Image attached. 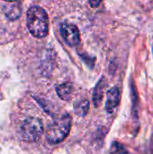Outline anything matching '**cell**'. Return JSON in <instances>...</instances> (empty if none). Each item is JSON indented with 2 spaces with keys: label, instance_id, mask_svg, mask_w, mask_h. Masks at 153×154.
Segmentation results:
<instances>
[{
  "label": "cell",
  "instance_id": "ba28073f",
  "mask_svg": "<svg viewBox=\"0 0 153 154\" xmlns=\"http://www.w3.org/2000/svg\"><path fill=\"white\" fill-rule=\"evenodd\" d=\"M88 108H89V102L87 100H84L78 104V106L75 107V111L77 115L80 116H85L88 112Z\"/></svg>",
  "mask_w": 153,
  "mask_h": 154
},
{
  "label": "cell",
  "instance_id": "52a82bcc",
  "mask_svg": "<svg viewBox=\"0 0 153 154\" xmlns=\"http://www.w3.org/2000/svg\"><path fill=\"white\" fill-rule=\"evenodd\" d=\"M72 89L73 87L70 83H63L56 88L57 94L62 100H69L72 94Z\"/></svg>",
  "mask_w": 153,
  "mask_h": 154
},
{
  "label": "cell",
  "instance_id": "6da1fadb",
  "mask_svg": "<svg viewBox=\"0 0 153 154\" xmlns=\"http://www.w3.org/2000/svg\"><path fill=\"white\" fill-rule=\"evenodd\" d=\"M27 27L36 38H44L49 32V19L44 9L40 6H32L27 11Z\"/></svg>",
  "mask_w": 153,
  "mask_h": 154
},
{
  "label": "cell",
  "instance_id": "30bf717a",
  "mask_svg": "<svg viewBox=\"0 0 153 154\" xmlns=\"http://www.w3.org/2000/svg\"><path fill=\"white\" fill-rule=\"evenodd\" d=\"M88 2L92 7H97L101 4L102 0H88Z\"/></svg>",
  "mask_w": 153,
  "mask_h": 154
},
{
  "label": "cell",
  "instance_id": "5b68a950",
  "mask_svg": "<svg viewBox=\"0 0 153 154\" xmlns=\"http://www.w3.org/2000/svg\"><path fill=\"white\" fill-rule=\"evenodd\" d=\"M120 104V90L118 88L114 87L106 93V110L107 113H113Z\"/></svg>",
  "mask_w": 153,
  "mask_h": 154
},
{
  "label": "cell",
  "instance_id": "3957f363",
  "mask_svg": "<svg viewBox=\"0 0 153 154\" xmlns=\"http://www.w3.org/2000/svg\"><path fill=\"white\" fill-rule=\"evenodd\" d=\"M43 133V125L41 119L29 117L23 121L20 128V136L25 142H36Z\"/></svg>",
  "mask_w": 153,
  "mask_h": 154
},
{
  "label": "cell",
  "instance_id": "4fadbf2b",
  "mask_svg": "<svg viewBox=\"0 0 153 154\" xmlns=\"http://www.w3.org/2000/svg\"><path fill=\"white\" fill-rule=\"evenodd\" d=\"M152 51H153V48H152Z\"/></svg>",
  "mask_w": 153,
  "mask_h": 154
},
{
  "label": "cell",
  "instance_id": "8fae6325",
  "mask_svg": "<svg viewBox=\"0 0 153 154\" xmlns=\"http://www.w3.org/2000/svg\"><path fill=\"white\" fill-rule=\"evenodd\" d=\"M150 154H153V139L151 141V145H150Z\"/></svg>",
  "mask_w": 153,
  "mask_h": 154
},
{
  "label": "cell",
  "instance_id": "277c9868",
  "mask_svg": "<svg viewBox=\"0 0 153 154\" xmlns=\"http://www.w3.org/2000/svg\"><path fill=\"white\" fill-rule=\"evenodd\" d=\"M60 34L69 46H76L80 42V33L75 24L63 23L60 27Z\"/></svg>",
  "mask_w": 153,
  "mask_h": 154
},
{
  "label": "cell",
  "instance_id": "7c38bea8",
  "mask_svg": "<svg viewBox=\"0 0 153 154\" xmlns=\"http://www.w3.org/2000/svg\"><path fill=\"white\" fill-rule=\"evenodd\" d=\"M4 1H6V2H11V3H14V2H16L17 0H4Z\"/></svg>",
  "mask_w": 153,
  "mask_h": 154
},
{
  "label": "cell",
  "instance_id": "8992f818",
  "mask_svg": "<svg viewBox=\"0 0 153 154\" xmlns=\"http://www.w3.org/2000/svg\"><path fill=\"white\" fill-rule=\"evenodd\" d=\"M106 86V81L105 78H102L100 79V81L97 83L96 87L95 88L94 90V95H93V103L95 105L96 107H98L102 102L103 99V94H104V90Z\"/></svg>",
  "mask_w": 153,
  "mask_h": 154
},
{
  "label": "cell",
  "instance_id": "7a4b0ae2",
  "mask_svg": "<svg viewBox=\"0 0 153 154\" xmlns=\"http://www.w3.org/2000/svg\"><path fill=\"white\" fill-rule=\"evenodd\" d=\"M72 119L70 116L65 115L55 123H53L47 130L46 139L50 144H57L61 143L69 134L71 128Z\"/></svg>",
  "mask_w": 153,
  "mask_h": 154
},
{
  "label": "cell",
  "instance_id": "9c48e42d",
  "mask_svg": "<svg viewBox=\"0 0 153 154\" xmlns=\"http://www.w3.org/2000/svg\"><path fill=\"white\" fill-rule=\"evenodd\" d=\"M111 154H128L127 150L119 143H114L111 147Z\"/></svg>",
  "mask_w": 153,
  "mask_h": 154
}]
</instances>
